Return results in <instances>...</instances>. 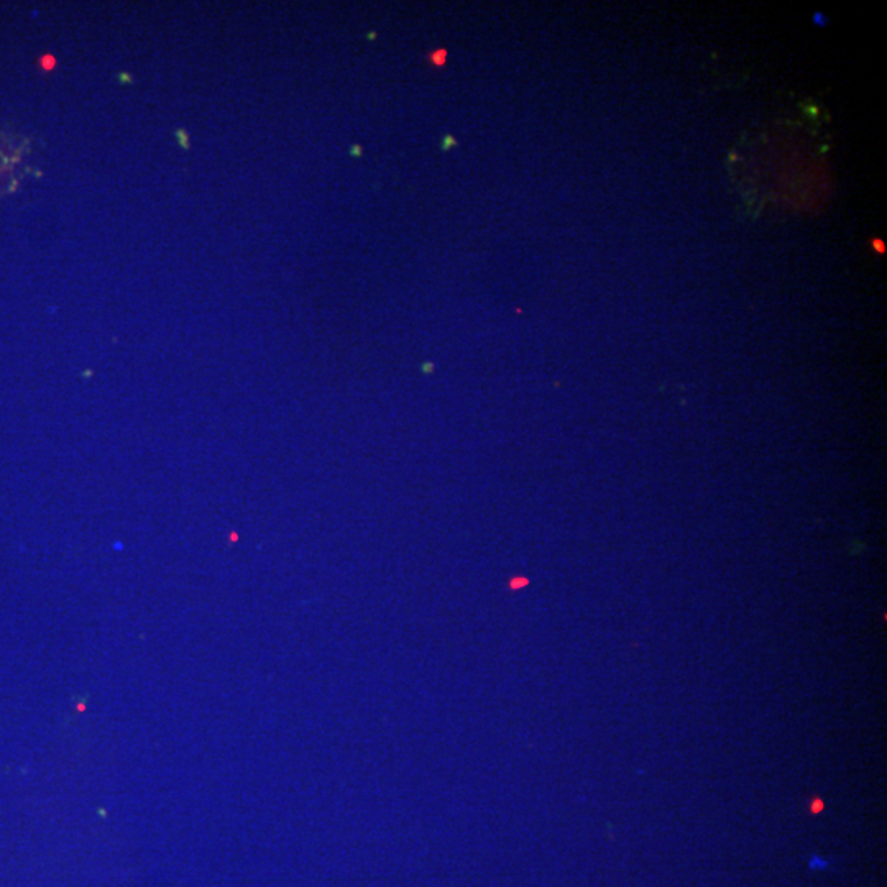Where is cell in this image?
Here are the masks:
<instances>
[{
    "mask_svg": "<svg viewBox=\"0 0 887 887\" xmlns=\"http://www.w3.org/2000/svg\"><path fill=\"white\" fill-rule=\"evenodd\" d=\"M814 22L819 23V25H827V19H825V17H823V15H820V14L814 15Z\"/></svg>",
    "mask_w": 887,
    "mask_h": 887,
    "instance_id": "6da1fadb",
    "label": "cell"
},
{
    "mask_svg": "<svg viewBox=\"0 0 887 887\" xmlns=\"http://www.w3.org/2000/svg\"><path fill=\"white\" fill-rule=\"evenodd\" d=\"M874 247H876V250H878V252H884V245L881 240H876V242H874Z\"/></svg>",
    "mask_w": 887,
    "mask_h": 887,
    "instance_id": "7a4b0ae2",
    "label": "cell"
}]
</instances>
